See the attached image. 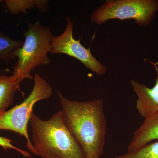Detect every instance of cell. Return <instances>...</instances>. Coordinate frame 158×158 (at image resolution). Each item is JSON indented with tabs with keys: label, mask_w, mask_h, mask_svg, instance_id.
<instances>
[{
	"label": "cell",
	"mask_w": 158,
	"mask_h": 158,
	"mask_svg": "<svg viewBox=\"0 0 158 158\" xmlns=\"http://www.w3.org/2000/svg\"><path fill=\"white\" fill-rule=\"evenodd\" d=\"M114 158H158V141L151 142L140 149Z\"/></svg>",
	"instance_id": "12"
},
{
	"label": "cell",
	"mask_w": 158,
	"mask_h": 158,
	"mask_svg": "<svg viewBox=\"0 0 158 158\" xmlns=\"http://www.w3.org/2000/svg\"><path fill=\"white\" fill-rule=\"evenodd\" d=\"M28 25L27 30L23 33V44L15 55L18 60L15 65L13 75L20 83L26 79H33L31 72L36 67L48 65L51 62L48 56L52 49L53 36L50 29L39 21Z\"/></svg>",
	"instance_id": "3"
},
{
	"label": "cell",
	"mask_w": 158,
	"mask_h": 158,
	"mask_svg": "<svg viewBox=\"0 0 158 158\" xmlns=\"http://www.w3.org/2000/svg\"><path fill=\"white\" fill-rule=\"evenodd\" d=\"M20 83L13 75L11 76L0 75V113L12 105Z\"/></svg>",
	"instance_id": "9"
},
{
	"label": "cell",
	"mask_w": 158,
	"mask_h": 158,
	"mask_svg": "<svg viewBox=\"0 0 158 158\" xmlns=\"http://www.w3.org/2000/svg\"><path fill=\"white\" fill-rule=\"evenodd\" d=\"M66 19L67 24L64 32L59 36H53L51 53L66 54L78 60L98 76L104 75L106 67L94 56L89 49L82 45L80 40L74 39L73 23L69 17Z\"/></svg>",
	"instance_id": "6"
},
{
	"label": "cell",
	"mask_w": 158,
	"mask_h": 158,
	"mask_svg": "<svg viewBox=\"0 0 158 158\" xmlns=\"http://www.w3.org/2000/svg\"><path fill=\"white\" fill-rule=\"evenodd\" d=\"M156 140L158 141V112L144 118L142 124L133 134L127 152L137 150Z\"/></svg>",
	"instance_id": "8"
},
{
	"label": "cell",
	"mask_w": 158,
	"mask_h": 158,
	"mask_svg": "<svg viewBox=\"0 0 158 158\" xmlns=\"http://www.w3.org/2000/svg\"><path fill=\"white\" fill-rule=\"evenodd\" d=\"M151 63L155 66L157 73L153 87L149 88L135 80L131 81L133 90L138 97L136 109L139 115L144 118L158 112V69L156 63Z\"/></svg>",
	"instance_id": "7"
},
{
	"label": "cell",
	"mask_w": 158,
	"mask_h": 158,
	"mask_svg": "<svg viewBox=\"0 0 158 158\" xmlns=\"http://www.w3.org/2000/svg\"><path fill=\"white\" fill-rule=\"evenodd\" d=\"M13 142V141L11 139L0 136V146L2 147L5 150L9 149H14L20 153L22 155L26 157H31V155L28 152L19 149V148L15 147L11 144V142Z\"/></svg>",
	"instance_id": "13"
},
{
	"label": "cell",
	"mask_w": 158,
	"mask_h": 158,
	"mask_svg": "<svg viewBox=\"0 0 158 158\" xmlns=\"http://www.w3.org/2000/svg\"><path fill=\"white\" fill-rule=\"evenodd\" d=\"M30 123L37 156L43 158H85L81 149L63 122L61 110L47 120L33 112Z\"/></svg>",
	"instance_id": "2"
},
{
	"label": "cell",
	"mask_w": 158,
	"mask_h": 158,
	"mask_svg": "<svg viewBox=\"0 0 158 158\" xmlns=\"http://www.w3.org/2000/svg\"><path fill=\"white\" fill-rule=\"evenodd\" d=\"M22 40H14L6 34L0 32V61L9 63L15 59V53L23 44Z\"/></svg>",
	"instance_id": "11"
},
{
	"label": "cell",
	"mask_w": 158,
	"mask_h": 158,
	"mask_svg": "<svg viewBox=\"0 0 158 158\" xmlns=\"http://www.w3.org/2000/svg\"><path fill=\"white\" fill-rule=\"evenodd\" d=\"M57 94L62 120L85 158H100L106 144L107 127L103 100L78 102L66 98L59 91Z\"/></svg>",
	"instance_id": "1"
},
{
	"label": "cell",
	"mask_w": 158,
	"mask_h": 158,
	"mask_svg": "<svg viewBox=\"0 0 158 158\" xmlns=\"http://www.w3.org/2000/svg\"><path fill=\"white\" fill-rule=\"evenodd\" d=\"M48 1L45 0H6L5 4L7 9L12 14H17L21 12L26 14L27 10L37 7L41 12L48 9Z\"/></svg>",
	"instance_id": "10"
},
{
	"label": "cell",
	"mask_w": 158,
	"mask_h": 158,
	"mask_svg": "<svg viewBox=\"0 0 158 158\" xmlns=\"http://www.w3.org/2000/svg\"><path fill=\"white\" fill-rule=\"evenodd\" d=\"M34 86L27 98L11 110L0 113V131H12L23 136L27 140L26 146L32 153L37 156L30 140L28 125L34 105L37 102L47 99L52 96L53 89L50 85L38 73L34 75Z\"/></svg>",
	"instance_id": "4"
},
{
	"label": "cell",
	"mask_w": 158,
	"mask_h": 158,
	"mask_svg": "<svg viewBox=\"0 0 158 158\" xmlns=\"http://www.w3.org/2000/svg\"><path fill=\"white\" fill-rule=\"evenodd\" d=\"M158 11L157 0H108L90 15L92 23L101 25L110 19H134L147 27Z\"/></svg>",
	"instance_id": "5"
}]
</instances>
